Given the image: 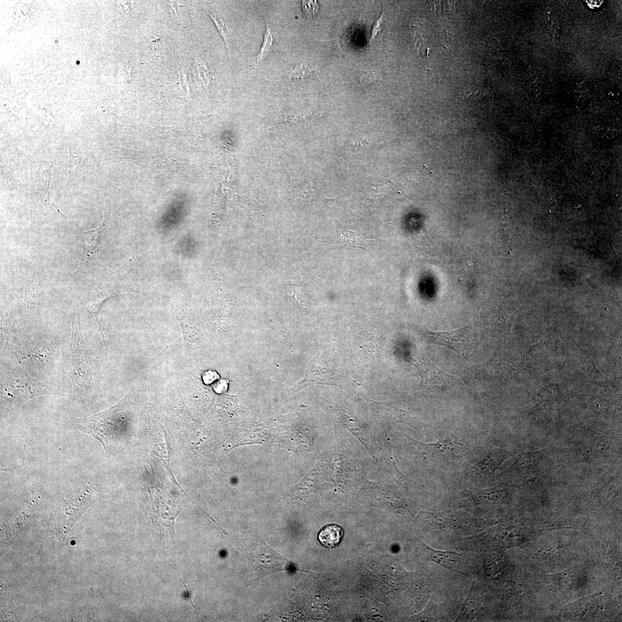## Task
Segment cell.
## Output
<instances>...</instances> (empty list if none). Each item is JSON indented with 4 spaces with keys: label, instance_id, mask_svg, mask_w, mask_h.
Segmentation results:
<instances>
[{
    "label": "cell",
    "instance_id": "cell-1",
    "mask_svg": "<svg viewBox=\"0 0 622 622\" xmlns=\"http://www.w3.org/2000/svg\"><path fill=\"white\" fill-rule=\"evenodd\" d=\"M250 568L259 577L276 571L289 570L292 565L264 542L256 532L249 533L245 539Z\"/></svg>",
    "mask_w": 622,
    "mask_h": 622
},
{
    "label": "cell",
    "instance_id": "cell-2",
    "mask_svg": "<svg viewBox=\"0 0 622 622\" xmlns=\"http://www.w3.org/2000/svg\"><path fill=\"white\" fill-rule=\"evenodd\" d=\"M71 374L76 391L83 393L91 389L92 369L91 358L84 340L79 314L72 320V339L71 346Z\"/></svg>",
    "mask_w": 622,
    "mask_h": 622
},
{
    "label": "cell",
    "instance_id": "cell-3",
    "mask_svg": "<svg viewBox=\"0 0 622 622\" xmlns=\"http://www.w3.org/2000/svg\"><path fill=\"white\" fill-rule=\"evenodd\" d=\"M425 336L430 343L455 351L465 359L470 356L473 340L471 324L449 332H434L427 330Z\"/></svg>",
    "mask_w": 622,
    "mask_h": 622
},
{
    "label": "cell",
    "instance_id": "cell-4",
    "mask_svg": "<svg viewBox=\"0 0 622 622\" xmlns=\"http://www.w3.org/2000/svg\"><path fill=\"white\" fill-rule=\"evenodd\" d=\"M427 560L447 569L467 576L466 559L463 554L455 551H445L424 545Z\"/></svg>",
    "mask_w": 622,
    "mask_h": 622
},
{
    "label": "cell",
    "instance_id": "cell-5",
    "mask_svg": "<svg viewBox=\"0 0 622 622\" xmlns=\"http://www.w3.org/2000/svg\"><path fill=\"white\" fill-rule=\"evenodd\" d=\"M433 454L434 461L452 463L461 459L465 454L463 444L455 439H450L428 446Z\"/></svg>",
    "mask_w": 622,
    "mask_h": 622
},
{
    "label": "cell",
    "instance_id": "cell-6",
    "mask_svg": "<svg viewBox=\"0 0 622 622\" xmlns=\"http://www.w3.org/2000/svg\"><path fill=\"white\" fill-rule=\"evenodd\" d=\"M481 606V594L473 585L463 604L457 620L459 621H471L480 613Z\"/></svg>",
    "mask_w": 622,
    "mask_h": 622
},
{
    "label": "cell",
    "instance_id": "cell-7",
    "mask_svg": "<svg viewBox=\"0 0 622 622\" xmlns=\"http://www.w3.org/2000/svg\"><path fill=\"white\" fill-rule=\"evenodd\" d=\"M338 239L342 245L367 251L372 244L377 242V240H369L365 238L361 234L351 230H338L337 232Z\"/></svg>",
    "mask_w": 622,
    "mask_h": 622
},
{
    "label": "cell",
    "instance_id": "cell-8",
    "mask_svg": "<svg viewBox=\"0 0 622 622\" xmlns=\"http://www.w3.org/2000/svg\"><path fill=\"white\" fill-rule=\"evenodd\" d=\"M343 531L342 527L336 524L327 525L320 531L319 540L324 546L334 547L342 540Z\"/></svg>",
    "mask_w": 622,
    "mask_h": 622
},
{
    "label": "cell",
    "instance_id": "cell-9",
    "mask_svg": "<svg viewBox=\"0 0 622 622\" xmlns=\"http://www.w3.org/2000/svg\"><path fill=\"white\" fill-rule=\"evenodd\" d=\"M103 225L95 230H88L83 233L84 254L85 256H91L98 245L99 236Z\"/></svg>",
    "mask_w": 622,
    "mask_h": 622
},
{
    "label": "cell",
    "instance_id": "cell-10",
    "mask_svg": "<svg viewBox=\"0 0 622 622\" xmlns=\"http://www.w3.org/2000/svg\"><path fill=\"white\" fill-rule=\"evenodd\" d=\"M207 13L210 17V18L213 20V22L215 23L221 35L222 36L224 41L226 42L227 49H229L230 31L228 26L224 22L222 17L217 14V13L214 12Z\"/></svg>",
    "mask_w": 622,
    "mask_h": 622
},
{
    "label": "cell",
    "instance_id": "cell-11",
    "mask_svg": "<svg viewBox=\"0 0 622 622\" xmlns=\"http://www.w3.org/2000/svg\"><path fill=\"white\" fill-rule=\"evenodd\" d=\"M426 38V35H424L420 31H416L414 38L415 48L418 54L423 57L427 56L430 50L429 43Z\"/></svg>",
    "mask_w": 622,
    "mask_h": 622
},
{
    "label": "cell",
    "instance_id": "cell-12",
    "mask_svg": "<svg viewBox=\"0 0 622 622\" xmlns=\"http://www.w3.org/2000/svg\"><path fill=\"white\" fill-rule=\"evenodd\" d=\"M266 31L265 33H264L262 45L258 55L256 56L257 64L261 62L266 57L267 53L270 51L271 47L273 45V36L272 33H271L269 25L267 21H266Z\"/></svg>",
    "mask_w": 622,
    "mask_h": 622
},
{
    "label": "cell",
    "instance_id": "cell-13",
    "mask_svg": "<svg viewBox=\"0 0 622 622\" xmlns=\"http://www.w3.org/2000/svg\"><path fill=\"white\" fill-rule=\"evenodd\" d=\"M302 8L308 18L312 19L318 15L319 6L316 1H303Z\"/></svg>",
    "mask_w": 622,
    "mask_h": 622
},
{
    "label": "cell",
    "instance_id": "cell-14",
    "mask_svg": "<svg viewBox=\"0 0 622 622\" xmlns=\"http://www.w3.org/2000/svg\"><path fill=\"white\" fill-rule=\"evenodd\" d=\"M198 58H195L197 70H198V77L203 85H206V84H208L210 82V80H211V77L208 75L209 73L205 63L202 61V59Z\"/></svg>",
    "mask_w": 622,
    "mask_h": 622
},
{
    "label": "cell",
    "instance_id": "cell-15",
    "mask_svg": "<svg viewBox=\"0 0 622 622\" xmlns=\"http://www.w3.org/2000/svg\"><path fill=\"white\" fill-rule=\"evenodd\" d=\"M311 72L310 69L302 63L296 66L290 75L291 79H300L305 78Z\"/></svg>",
    "mask_w": 622,
    "mask_h": 622
},
{
    "label": "cell",
    "instance_id": "cell-16",
    "mask_svg": "<svg viewBox=\"0 0 622 622\" xmlns=\"http://www.w3.org/2000/svg\"><path fill=\"white\" fill-rule=\"evenodd\" d=\"M378 73L375 71H369L364 72L361 77V82L363 85H370L378 80Z\"/></svg>",
    "mask_w": 622,
    "mask_h": 622
},
{
    "label": "cell",
    "instance_id": "cell-17",
    "mask_svg": "<svg viewBox=\"0 0 622 622\" xmlns=\"http://www.w3.org/2000/svg\"><path fill=\"white\" fill-rule=\"evenodd\" d=\"M382 12H383L382 13V15H380V18L377 19L376 21L374 22V25H373L372 31V36H371L370 43L373 41V40L374 39V38L376 37L378 33H379V32L381 31V29H382V25L383 23V15H384L383 10Z\"/></svg>",
    "mask_w": 622,
    "mask_h": 622
},
{
    "label": "cell",
    "instance_id": "cell-18",
    "mask_svg": "<svg viewBox=\"0 0 622 622\" xmlns=\"http://www.w3.org/2000/svg\"><path fill=\"white\" fill-rule=\"evenodd\" d=\"M217 377H219V376L215 371L212 370L207 371L202 375L203 382L206 384L213 383L216 380Z\"/></svg>",
    "mask_w": 622,
    "mask_h": 622
},
{
    "label": "cell",
    "instance_id": "cell-19",
    "mask_svg": "<svg viewBox=\"0 0 622 622\" xmlns=\"http://www.w3.org/2000/svg\"><path fill=\"white\" fill-rule=\"evenodd\" d=\"M228 388V383L226 380H221L220 382L216 384L214 387V390L216 393L218 394H223L225 393Z\"/></svg>",
    "mask_w": 622,
    "mask_h": 622
},
{
    "label": "cell",
    "instance_id": "cell-20",
    "mask_svg": "<svg viewBox=\"0 0 622 622\" xmlns=\"http://www.w3.org/2000/svg\"><path fill=\"white\" fill-rule=\"evenodd\" d=\"M180 85H181L180 86H182L183 92H185L186 94H187V93H188L189 94V90L188 83H187V82L186 76L184 75L183 72H182V75H180Z\"/></svg>",
    "mask_w": 622,
    "mask_h": 622
},
{
    "label": "cell",
    "instance_id": "cell-21",
    "mask_svg": "<svg viewBox=\"0 0 622 622\" xmlns=\"http://www.w3.org/2000/svg\"><path fill=\"white\" fill-rule=\"evenodd\" d=\"M587 2L590 7L594 8H599L602 4H603V1H601V0H593V1H587Z\"/></svg>",
    "mask_w": 622,
    "mask_h": 622
},
{
    "label": "cell",
    "instance_id": "cell-22",
    "mask_svg": "<svg viewBox=\"0 0 622 622\" xmlns=\"http://www.w3.org/2000/svg\"><path fill=\"white\" fill-rule=\"evenodd\" d=\"M182 583H183V584H184V585H185V587H186V594H187V596H188V597L190 598V601H191V603H192V604L193 607L194 608H196V607H195V605H194V604H193L192 598V597H190V596L189 593V591H188V589H187V586H186V584H185V583H184V582H183V581H182Z\"/></svg>",
    "mask_w": 622,
    "mask_h": 622
}]
</instances>
